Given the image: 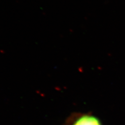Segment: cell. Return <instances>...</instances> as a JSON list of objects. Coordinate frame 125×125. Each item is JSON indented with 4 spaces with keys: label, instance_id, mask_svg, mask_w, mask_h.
Returning <instances> with one entry per match:
<instances>
[{
    "label": "cell",
    "instance_id": "obj_1",
    "mask_svg": "<svg viewBox=\"0 0 125 125\" xmlns=\"http://www.w3.org/2000/svg\"><path fill=\"white\" fill-rule=\"evenodd\" d=\"M71 125H102L97 117L89 114H80L76 116Z\"/></svg>",
    "mask_w": 125,
    "mask_h": 125
}]
</instances>
